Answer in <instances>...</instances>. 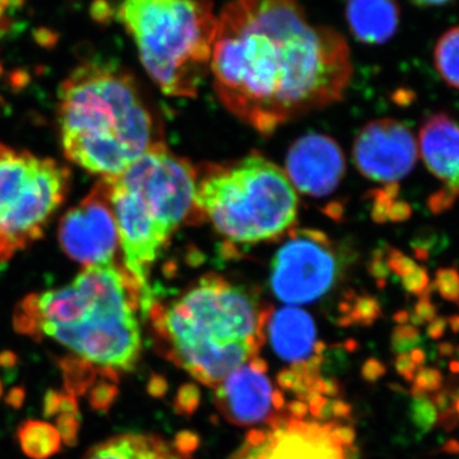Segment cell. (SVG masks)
Here are the masks:
<instances>
[{"mask_svg": "<svg viewBox=\"0 0 459 459\" xmlns=\"http://www.w3.org/2000/svg\"><path fill=\"white\" fill-rule=\"evenodd\" d=\"M210 74L228 111L263 135L341 101L353 74L342 33L310 22L299 0H231Z\"/></svg>", "mask_w": 459, "mask_h": 459, "instance_id": "6da1fadb", "label": "cell"}, {"mask_svg": "<svg viewBox=\"0 0 459 459\" xmlns=\"http://www.w3.org/2000/svg\"><path fill=\"white\" fill-rule=\"evenodd\" d=\"M138 310L142 292L124 265H91L62 289L27 296L14 313V327L47 337L117 382L134 369L142 353ZM143 313V312H142Z\"/></svg>", "mask_w": 459, "mask_h": 459, "instance_id": "7a4b0ae2", "label": "cell"}, {"mask_svg": "<svg viewBox=\"0 0 459 459\" xmlns=\"http://www.w3.org/2000/svg\"><path fill=\"white\" fill-rule=\"evenodd\" d=\"M57 124L66 159L117 179L160 140L137 78L111 63L84 62L60 84Z\"/></svg>", "mask_w": 459, "mask_h": 459, "instance_id": "3957f363", "label": "cell"}, {"mask_svg": "<svg viewBox=\"0 0 459 459\" xmlns=\"http://www.w3.org/2000/svg\"><path fill=\"white\" fill-rule=\"evenodd\" d=\"M270 310L244 287L211 274L170 303L153 301L147 314L164 358L214 388L258 356Z\"/></svg>", "mask_w": 459, "mask_h": 459, "instance_id": "277c9868", "label": "cell"}, {"mask_svg": "<svg viewBox=\"0 0 459 459\" xmlns=\"http://www.w3.org/2000/svg\"><path fill=\"white\" fill-rule=\"evenodd\" d=\"M117 18L159 89L171 98H197L219 23L213 0H123Z\"/></svg>", "mask_w": 459, "mask_h": 459, "instance_id": "5b68a950", "label": "cell"}, {"mask_svg": "<svg viewBox=\"0 0 459 459\" xmlns=\"http://www.w3.org/2000/svg\"><path fill=\"white\" fill-rule=\"evenodd\" d=\"M195 204L202 219L237 246L280 238L294 226L299 211L286 172L259 153L198 171Z\"/></svg>", "mask_w": 459, "mask_h": 459, "instance_id": "8992f818", "label": "cell"}, {"mask_svg": "<svg viewBox=\"0 0 459 459\" xmlns=\"http://www.w3.org/2000/svg\"><path fill=\"white\" fill-rule=\"evenodd\" d=\"M69 186L66 166L0 143V264L42 237Z\"/></svg>", "mask_w": 459, "mask_h": 459, "instance_id": "52a82bcc", "label": "cell"}, {"mask_svg": "<svg viewBox=\"0 0 459 459\" xmlns=\"http://www.w3.org/2000/svg\"><path fill=\"white\" fill-rule=\"evenodd\" d=\"M117 180L169 234L184 223L202 220L195 204L198 171L188 160L169 151L164 142L147 150Z\"/></svg>", "mask_w": 459, "mask_h": 459, "instance_id": "ba28073f", "label": "cell"}, {"mask_svg": "<svg viewBox=\"0 0 459 459\" xmlns=\"http://www.w3.org/2000/svg\"><path fill=\"white\" fill-rule=\"evenodd\" d=\"M342 271L337 247L323 232L291 229L271 265L272 291L282 303L312 304L328 294Z\"/></svg>", "mask_w": 459, "mask_h": 459, "instance_id": "9c48e42d", "label": "cell"}, {"mask_svg": "<svg viewBox=\"0 0 459 459\" xmlns=\"http://www.w3.org/2000/svg\"><path fill=\"white\" fill-rule=\"evenodd\" d=\"M63 252L84 267L115 262L119 232L111 202V180L101 178L59 225Z\"/></svg>", "mask_w": 459, "mask_h": 459, "instance_id": "30bf717a", "label": "cell"}, {"mask_svg": "<svg viewBox=\"0 0 459 459\" xmlns=\"http://www.w3.org/2000/svg\"><path fill=\"white\" fill-rule=\"evenodd\" d=\"M111 180V202L119 232L123 265L142 292V312L147 314L153 303L151 268L172 237L147 212L131 192L117 179Z\"/></svg>", "mask_w": 459, "mask_h": 459, "instance_id": "8fae6325", "label": "cell"}, {"mask_svg": "<svg viewBox=\"0 0 459 459\" xmlns=\"http://www.w3.org/2000/svg\"><path fill=\"white\" fill-rule=\"evenodd\" d=\"M418 143L409 126L385 117L368 123L356 137L353 159L359 171L377 183L398 184L415 168Z\"/></svg>", "mask_w": 459, "mask_h": 459, "instance_id": "7c38bea8", "label": "cell"}, {"mask_svg": "<svg viewBox=\"0 0 459 459\" xmlns=\"http://www.w3.org/2000/svg\"><path fill=\"white\" fill-rule=\"evenodd\" d=\"M268 425L271 430L261 442L247 443L232 459H344L333 422L316 424L274 413Z\"/></svg>", "mask_w": 459, "mask_h": 459, "instance_id": "4fadbf2b", "label": "cell"}, {"mask_svg": "<svg viewBox=\"0 0 459 459\" xmlns=\"http://www.w3.org/2000/svg\"><path fill=\"white\" fill-rule=\"evenodd\" d=\"M346 161L337 142L322 133H309L290 147L286 175L299 192L309 197L332 195L342 180Z\"/></svg>", "mask_w": 459, "mask_h": 459, "instance_id": "5bb4252c", "label": "cell"}, {"mask_svg": "<svg viewBox=\"0 0 459 459\" xmlns=\"http://www.w3.org/2000/svg\"><path fill=\"white\" fill-rule=\"evenodd\" d=\"M272 394L273 388L268 377L246 362L214 386V403L228 421L238 427H250L268 421L274 415Z\"/></svg>", "mask_w": 459, "mask_h": 459, "instance_id": "9a60e30c", "label": "cell"}, {"mask_svg": "<svg viewBox=\"0 0 459 459\" xmlns=\"http://www.w3.org/2000/svg\"><path fill=\"white\" fill-rule=\"evenodd\" d=\"M420 152L428 170L442 181V189L458 199V124L444 113L430 115L420 129Z\"/></svg>", "mask_w": 459, "mask_h": 459, "instance_id": "2e32d148", "label": "cell"}, {"mask_svg": "<svg viewBox=\"0 0 459 459\" xmlns=\"http://www.w3.org/2000/svg\"><path fill=\"white\" fill-rule=\"evenodd\" d=\"M264 332L276 355L290 364H300L316 355L319 343L316 323L303 309H271Z\"/></svg>", "mask_w": 459, "mask_h": 459, "instance_id": "e0dca14e", "label": "cell"}, {"mask_svg": "<svg viewBox=\"0 0 459 459\" xmlns=\"http://www.w3.org/2000/svg\"><path fill=\"white\" fill-rule=\"evenodd\" d=\"M344 13L353 38L367 45L385 44L401 22L397 0H347Z\"/></svg>", "mask_w": 459, "mask_h": 459, "instance_id": "ac0fdd59", "label": "cell"}, {"mask_svg": "<svg viewBox=\"0 0 459 459\" xmlns=\"http://www.w3.org/2000/svg\"><path fill=\"white\" fill-rule=\"evenodd\" d=\"M83 459H190L155 435L123 434L91 448Z\"/></svg>", "mask_w": 459, "mask_h": 459, "instance_id": "d6986e66", "label": "cell"}, {"mask_svg": "<svg viewBox=\"0 0 459 459\" xmlns=\"http://www.w3.org/2000/svg\"><path fill=\"white\" fill-rule=\"evenodd\" d=\"M21 449L31 459H50L62 449V437L49 422L29 420L18 429Z\"/></svg>", "mask_w": 459, "mask_h": 459, "instance_id": "ffe728a7", "label": "cell"}, {"mask_svg": "<svg viewBox=\"0 0 459 459\" xmlns=\"http://www.w3.org/2000/svg\"><path fill=\"white\" fill-rule=\"evenodd\" d=\"M434 63L440 77L453 89L459 90V26L440 36L435 45Z\"/></svg>", "mask_w": 459, "mask_h": 459, "instance_id": "44dd1931", "label": "cell"}, {"mask_svg": "<svg viewBox=\"0 0 459 459\" xmlns=\"http://www.w3.org/2000/svg\"><path fill=\"white\" fill-rule=\"evenodd\" d=\"M411 422L421 433H429L431 429L437 427V411L429 395L412 397L410 404Z\"/></svg>", "mask_w": 459, "mask_h": 459, "instance_id": "7402d4cb", "label": "cell"}, {"mask_svg": "<svg viewBox=\"0 0 459 459\" xmlns=\"http://www.w3.org/2000/svg\"><path fill=\"white\" fill-rule=\"evenodd\" d=\"M434 287L444 300L459 307V272L455 268H439L435 273Z\"/></svg>", "mask_w": 459, "mask_h": 459, "instance_id": "603a6c76", "label": "cell"}, {"mask_svg": "<svg viewBox=\"0 0 459 459\" xmlns=\"http://www.w3.org/2000/svg\"><path fill=\"white\" fill-rule=\"evenodd\" d=\"M201 389L193 383H186L181 385L174 400V409L178 415L190 416L195 415L201 403Z\"/></svg>", "mask_w": 459, "mask_h": 459, "instance_id": "cb8c5ba5", "label": "cell"}, {"mask_svg": "<svg viewBox=\"0 0 459 459\" xmlns=\"http://www.w3.org/2000/svg\"><path fill=\"white\" fill-rule=\"evenodd\" d=\"M420 342H421V337H420L419 328L415 325H398L392 333V351L397 355L412 351L419 347Z\"/></svg>", "mask_w": 459, "mask_h": 459, "instance_id": "d4e9b609", "label": "cell"}, {"mask_svg": "<svg viewBox=\"0 0 459 459\" xmlns=\"http://www.w3.org/2000/svg\"><path fill=\"white\" fill-rule=\"evenodd\" d=\"M117 395V386L113 380L105 379L91 389L90 403L95 410L108 411Z\"/></svg>", "mask_w": 459, "mask_h": 459, "instance_id": "484cf974", "label": "cell"}, {"mask_svg": "<svg viewBox=\"0 0 459 459\" xmlns=\"http://www.w3.org/2000/svg\"><path fill=\"white\" fill-rule=\"evenodd\" d=\"M412 383V386L425 394H435L444 385V377L442 371L437 368L421 367L416 371Z\"/></svg>", "mask_w": 459, "mask_h": 459, "instance_id": "4316f807", "label": "cell"}, {"mask_svg": "<svg viewBox=\"0 0 459 459\" xmlns=\"http://www.w3.org/2000/svg\"><path fill=\"white\" fill-rule=\"evenodd\" d=\"M403 279V286L410 294L415 296H422L427 294L429 290L431 289L430 279H429L428 271L425 268L416 265L410 273L402 277Z\"/></svg>", "mask_w": 459, "mask_h": 459, "instance_id": "83f0119b", "label": "cell"}, {"mask_svg": "<svg viewBox=\"0 0 459 459\" xmlns=\"http://www.w3.org/2000/svg\"><path fill=\"white\" fill-rule=\"evenodd\" d=\"M430 292L431 289L427 294L420 296L419 303L416 304L412 316H410V320L415 327H422L437 316V307L431 301Z\"/></svg>", "mask_w": 459, "mask_h": 459, "instance_id": "f1b7e54d", "label": "cell"}, {"mask_svg": "<svg viewBox=\"0 0 459 459\" xmlns=\"http://www.w3.org/2000/svg\"><path fill=\"white\" fill-rule=\"evenodd\" d=\"M56 430L59 431L63 442L68 446H74L80 431V419L74 413H60L56 419Z\"/></svg>", "mask_w": 459, "mask_h": 459, "instance_id": "f546056e", "label": "cell"}, {"mask_svg": "<svg viewBox=\"0 0 459 459\" xmlns=\"http://www.w3.org/2000/svg\"><path fill=\"white\" fill-rule=\"evenodd\" d=\"M199 444H201V437L193 431L184 430L175 437L172 446L177 449L180 455L186 457H192L193 453L197 451Z\"/></svg>", "mask_w": 459, "mask_h": 459, "instance_id": "4dcf8cb0", "label": "cell"}, {"mask_svg": "<svg viewBox=\"0 0 459 459\" xmlns=\"http://www.w3.org/2000/svg\"><path fill=\"white\" fill-rule=\"evenodd\" d=\"M90 11L91 17L99 25H108L113 20V7L108 0H93Z\"/></svg>", "mask_w": 459, "mask_h": 459, "instance_id": "1f68e13d", "label": "cell"}, {"mask_svg": "<svg viewBox=\"0 0 459 459\" xmlns=\"http://www.w3.org/2000/svg\"><path fill=\"white\" fill-rule=\"evenodd\" d=\"M394 368L395 371H397L406 382L410 383H412L413 377L416 376V371L419 370L418 365L412 361L409 353H400V355H397L394 360Z\"/></svg>", "mask_w": 459, "mask_h": 459, "instance_id": "d6a6232c", "label": "cell"}, {"mask_svg": "<svg viewBox=\"0 0 459 459\" xmlns=\"http://www.w3.org/2000/svg\"><path fill=\"white\" fill-rule=\"evenodd\" d=\"M386 374V367L377 359H369L362 365L361 376L368 383H377Z\"/></svg>", "mask_w": 459, "mask_h": 459, "instance_id": "836d02e7", "label": "cell"}, {"mask_svg": "<svg viewBox=\"0 0 459 459\" xmlns=\"http://www.w3.org/2000/svg\"><path fill=\"white\" fill-rule=\"evenodd\" d=\"M351 406L347 402L340 400V398L328 401L327 413L329 419H347L351 415Z\"/></svg>", "mask_w": 459, "mask_h": 459, "instance_id": "e575fe53", "label": "cell"}, {"mask_svg": "<svg viewBox=\"0 0 459 459\" xmlns=\"http://www.w3.org/2000/svg\"><path fill=\"white\" fill-rule=\"evenodd\" d=\"M437 425L442 428L444 431H446V433L455 431L459 425V418L455 409L451 407V409L444 411V412L437 413Z\"/></svg>", "mask_w": 459, "mask_h": 459, "instance_id": "d590c367", "label": "cell"}, {"mask_svg": "<svg viewBox=\"0 0 459 459\" xmlns=\"http://www.w3.org/2000/svg\"><path fill=\"white\" fill-rule=\"evenodd\" d=\"M168 389L169 385L164 377L153 376L148 382L147 391L153 398L164 397L168 394Z\"/></svg>", "mask_w": 459, "mask_h": 459, "instance_id": "8d00e7d4", "label": "cell"}, {"mask_svg": "<svg viewBox=\"0 0 459 459\" xmlns=\"http://www.w3.org/2000/svg\"><path fill=\"white\" fill-rule=\"evenodd\" d=\"M333 434L343 446H352L356 439L355 429L347 425H338L333 422Z\"/></svg>", "mask_w": 459, "mask_h": 459, "instance_id": "74e56055", "label": "cell"}, {"mask_svg": "<svg viewBox=\"0 0 459 459\" xmlns=\"http://www.w3.org/2000/svg\"><path fill=\"white\" fill-rule=\"evenodd\" d=\"M446 327H448V319L444 316H437L429 323L427 334L431 340H440L446 333Z\"/></svg>", "mask_w": 459, "mask_h": 459, "instance_id": "f35d334b", "label": "cell"}, {"mask_svg": "<svg viewBox=\"0 0 459 459\" xmlns=\"http://www.w3.org/2000/svg\"><path fill=\"white\" fill-rule=\"evenodd\" d=\"M411 216V207L406 202H394L389 211L388 219L394 222L406 221Z\"/></svg>", "mask_w": 459, "mask_h": 459, "instance_id": "ab89813d", "label": "cell"}, {"mask_svg": "<svg viewBox=\"0 0 459 459\" xmlns=\"http://www.w3.org/2000/svg\"><path fill=\"white\" fill-rule=\"evenodd\" d=\"M298 382L299 376L292 369L280 371L279 376H277V385L285 391L294 392Z\"/></svg>", "mask_w": 459, "mask_h": 459, "instance_id": "60d3db41", "label": "cell"}, {"mask_svg": "<svg viewBox=\"0 0 459 459\" xmlns=\"http://www.w3.org/2000/svg\"><path fill=\"white\" fill-rule=\"evenodd\" d=\"M287 412L292 419L304 420L309 413V404L305 401H292L286 406Z\"/></svg>", "mask_w": 459, "mask_h": 459, "instance_id": "b9f144b4", "label": "cell"}, {"mask_svg": "<svg viewBox=\"0 0 459 459\" xmlns=\"http://www.w3.org/2000/svg\"><path fill=\"white\" fill-rule=\"evenodd\" d=\"M35 40L44 48H53L56 44L59 35L50 30L41 29L35 32Z\"/></svg>", "mask_w": 459, "mask_h": 459, "instance_id": "7bdbcfd3", "label": "cell"}, {"mask_svg": "<svg viewBox=\"0 0 459 459\" xmlns=\"http://www.w3.org/2000/svg\"><path fill=\"white\" fill-rule=\"evenodd\" d=\"M458 347L451 342H442L437 346V352H439L442 358H453V356L457 355V352H459Z\"/></svg>", "mask_w": 459, "mask_h": 459, "instance_id": "ee69618b", "label": "cell"}, {"mask_svg": "<svg viewBox=\"0 0 459 459\" xmlns=\"http://www.w3.org/2000/svg\"><path fill=\"white\" fill-rule=\"evenodd\" d=\"M23 400H25L23 389L14 388L13 391L8 394V403H11L12 406L20 407L21 404H22Z\"/></svg>", "mask_w": 459, "mask_h": 459, "instance_id": "f6af8a7d", "label": "cell"}, {"mask_svg": "<svg viewBox=\"0 0 459 459\" xmlns=\"http://www.w3.org/2000/svg\"><path fill=\"white\" fill-rule=\"evenodd\" d=\"M419 7H442V5L449 4L453 0H411Z\"/></svg>", "mask_w": 459, "mask_h": 459, "instance_id": "bcb514c9", "label": "cell"}, {"mask_svg": "<svg viewBox=\"0 0 459 459\" xmlns=\"http://www.w3.org/2000/svg\"><path fill=\"white\" fill-rule=\"evenodd\" d=\"M440 453H446V455H459V440L449 439L443 444L442 448L439 449Z\"/></svg>", "mask_w": 459, "mask_h": 459, "instance_id": "7dc6e473", "label": "cell"}, {"mask_svg": "<svg viewBox=\"0 0 459 459\" xmlns=\"http://www.w3.org/2000/svg\"><path fill=\"white\" fill-rule=\"evenodd\" d=\"M410 356L411 359H412V361L415 362L419 368H421L422 365L427 362V352H425L424 350L420 349V347H416L412 351H410Z\"/></svg>", "mask_w": 459, "mask_h": 459, "instance_id": "c3c4849f", "label": "cell"}, {"mask_svg": "<svg viewBox=\"0 0 459 459\" xmlns=\"http://www.w3.org/2000/svg\"><path fill=\"white\" fill-rule=\"evenodd\" d=\"M272 406L279 411L286 407L285 395L282 394L280 389H276V391H273V394H272Z\"/></svg>", "mask_w": 459, "mask_h": 459, "instance_id": "681fc988", "label": "cell"}, {"mask_svg": "<svg viewBox=\"0 0 459 459\" xmlns=\"http://www.w3.org/2000/svg\"><path fill=\"white\" fill-rule=\"evenodd\" d=\"M9 7H11V0H0V31L8 29L9 23L4 16V11Z\"/></svg>", "mask_w": 459, "mask_h": 459, "instance_id": "f907efd6", "label": "cell"}, {"mask_svg": "<svg viewBox=\"0 0 459 459\" xmlns=\"http://www.w3.org/2000/svg\"><path fill=\"white\" fill-rule=\"evenodd\" d=\"M448 325L451 327L453 333H459V316H449Z\"/></svg>", "mask_w": 459, "mask_h": 459, "instance_id": "816d5d0a", "label": "cell"}, {"mask_svg": "<svg viewBox=\"0 0 459 459\" xmlns=\"http://www.w3.org/2000/svg\"><path fill=\"white\" fill-rule=\"evenodd\" d=\"M449 370L455 376H459V359H455V360L449 362Z\"/></svg>", "mask_w": 459, "mask_h": 459, "instance_id": "f5cc1de1", "label": "cell"}, {"mask_svg": "<svg viewBox=\"0 0 459 459\" xmlns=\"http://www.w3.org/2000/svg\"><path fill=\"white\" fill-rule=\"evenodd\" d=\"M453 409H455L459 418V397L455 398V402H453Z\"/></svg>", "mask_w": 459, "mask_h": 459, "instance_id": "db71d44e", "label": "cell"}, {"mask_svg": "<svg viewBox=\"0 0 459 459\" xmlns=\"http://www.w3.org/2000/svg\"><path fill=\"white\" fill-rule=\"evenodd\" d=\"M2 392H3V385H2V382H0V395H2Z\"/></svg>", "mask_w": 459, "mask_h": 459, "instance_id": "11a10c76", "label": "cell"}]
</instances>
